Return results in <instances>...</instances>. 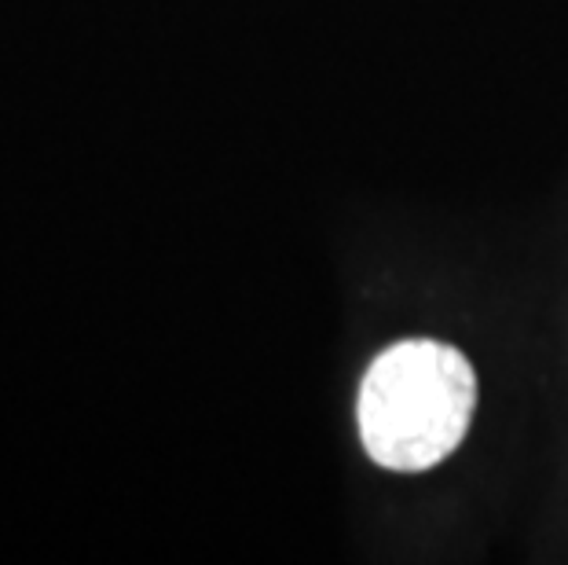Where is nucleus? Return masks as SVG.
Instances as JSON below:
<instances>
[{
    "label": "nucleus",
    "instance_id": "obj_1",
    "mask_svg": "<svg viewBox=\"0 0 568 565\" xmlns=\"http://www.w3.org/2000/svg\"><path fill=\"white\" fill-rule=\"evenodd\" d=\"M477 412V371L463 349L407 339L371 360L356 396L364 452L382 471L422 474L466 441Z\"/></svg>",
    "mask_w": 568,
    "mask_h": 565
}]
</instances>
